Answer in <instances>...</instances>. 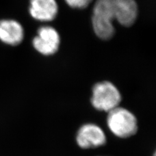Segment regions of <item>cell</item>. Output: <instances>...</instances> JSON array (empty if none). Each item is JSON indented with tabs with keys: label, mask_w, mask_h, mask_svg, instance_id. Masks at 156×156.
I'll use <instances>...</instances> for the list:
<instances>
[{
	"label": "cell",
	"mask_w": 156,
	"mask_h": 156,
	"mask_svg": "<svg viewBox=\"0 0 156 156\" xmlns=\"http://www.w3.org/2000/svg\"><path fill=\"white\" fill-rule=\"evenodd\" d=\"M60 36L56 29L50 26H42L38 29L37 35L33 39V46L44 55L54 54L59 47Z\"/></svg>",
	"instance_id": "cell-4"
},
{
	"label": "cell",
	"mask_w": 156,
	"mask_h": 156,
	"mask_svg": "<svg viewBox=\"0 0 156 156\" xmlns=\"http://www.w3.org/2000/svg\"><path fill=\"white\" fill-rule=\"evenodd\" d=\"M107 123L111 132L120 138L130 137L138 129L137 120L135 115L119 106L108 112Z\"/></svg>",
	"instance_id": "cell-2"
},
{
	"label": "cell",
	"mask_w": 156,
	"mask_h": 156,
	"mask_svg": "<svg viewBox=\"0 0 156 156\" xmlns=\"http://www.w3.org/2000/svg\"><path fill=\"white\" fill-rule=\"evenodd\" d=\"M24 38V29L16 20H0V41L10 46H17Z\"/></svg>",
	"instance_id": "cell-7"
},
{
	"label": "cell",
	"mask_w": 156,
	"mask_h": 156,
	"mask_svg": "<svg viewBox=\"0 0 156 156\" xmlns=\"http://www.w3.org/2000/svg\"><path fill=\"white\" fill-rule=\"evenodd\" d=\"M138 16L135 0H97L93 8L92 25L96 36L107 41L113 37L115 29L113 21L130 27Z\"/></svg>",
	"instance_id": "cell-1"
},
{
	"label": "cell",
	"mask_w": 156,
	"mask_h": 156,
	"mask_svg": "<svg viewBox=\"0 0 156 156\" xmlns=\"http://www.w3.org/2000/svg\"><path fill=\"white\" fill-rule=\"evenodd\" d=\"M122 100L119 90L109 81L96 83L92 89L91 103L95 109L109 112L119 107Z\"/></svg>",
	"instance_id": "cell-3"
},
{
	"label": "cell",
	"mask_w": 156,
	"mask_h": 156,
	"mask_svg": "<svg viewBox=\"0 0 156 156\" xmlns=\"http://www.w3.org/2000/svg\"><path fill=\"white\" fill-rule=\"evenodd\" d=\"M78 146L83 149L99 147L106 143V136L102 129L94 124L82 126L76 136Z\"/></svg>",
	"instance_id": "cell-5"
},
{
	"label": "cell",
	"mask_w": 156,
	"mask_h": 156,
	"mask_svg": "<svg viewBox=\"0 0 156 156\" xmlns=\"http://www.w3.org/2000/svg\"><path fill=\"white\" fill-rule=\"evenodd\" d=\"M58 7L56 0H30L29 12L31 16L40 22H50L58 14Z\"/></svg>",
	"instance_id": "cell-6"
},
{
	"label": "cell",
	"mask_w": 156,
	"mask_h": 156,
	"mask_svg": "<svg viewBox=\"0 0 156 156\" xmlns=\"http://www.w3.org/2000/svg\"><path fill=\"white\" fill-rule=\"evenodd\" d=\"M65 2L71 8L83 9L89 6L92 0H65Z\"/></svg>",
	"instance_id": "cell-8"
}]
</instances>
